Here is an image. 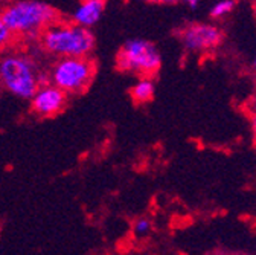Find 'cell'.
<instances>
[{
  "label": "cell",
  "mask_w": 256,
  "mask_h": 255,
  "mask_svg": "<svg viewBox=\"0 0 256 255\" xmlns=\"http://www.w3.org/2000/svg\"><path fill=\"white\" fill-rule=\"evenodd\" d=\"M177 37L188 52L200 55L218 49L224 40L222 31L216 25L206 22H190L183 25L177 31Z\"/></svg>",
  "instance_id": "6"
},
{
  "label": "cell",
  "mask_w": 256,
  "mask_h": 255,
  "mask_svg": "<svg viewBox=\"0 0 256 255\" xmlns=\"http://www.w3.org/2000/svg\"><path fill=\"white\" fill-rule=\"evenodd\" d=\"M96 72L93 60L88 57H61L49 71V81L68 95L86 92Z\"/></svg>",
  "instance_id": "4"
},
{
  "label": "cell",
  "mask_w": 256,
  "mask_h": 255,
  "mask_svg": "<svg viewBox=\"0 0 256 255\" xmlns=\"http://www.w3.org/2000/svg\"><path fill=\"white\" fill-rule=\"evenodd\" d=\"M182 4H184L189 8H197L202 4V0H182Z\"/></svg>",
  "instance_id": "15"
},
{
  "label": "cell",
  "mask_w": 256,
  "mask_h": 255,
  "mask_svg": "<svg viewBox=\"0 0 256 255\" xmlns=\"http://www.w3.org/2000/svg\"><path fill=\"white\" fill-rule=\"evenodd\" d=\"M0 10L16 40H38L43 31L60 19L44 0H8Z\"/></svg>",
  "instance_id": "1"
},
{
  "label": "cell",
  "mask_w": 256,
  "mask_h": 255,
  "mask_svg": "<svg viewBox=\"0 0 256 255\" xmlns=\"http://www.w3.org/2000/svg\"><path fill=\"white\" fill-rule=\"evenodd\" d=\"M247 107H256V86H254V89H253V95H252V98H250Z\"/></svg>",
  "instance_id": "16"
},
{
  "label": "cell",
  "mask_w": 256,
  "mask_h": 255,
  "mask_svg": "<svg viewBox=\"0 0 256 255\" xmlns=\"http://www.w3.org/2000/svg\"><path fill=\"white\" fill-rule=\"evenodd\" d=\"M14 40H16V37L11 33L8 25L5 23V19L2 16V10H0V54L5 52L6 49H10L11 45L14 43Z\"/></svg>",
  "instance_id": "11"
},
{
  "label": "cell",
  "mask_w": 256,
  "mask_h": 255,
  "mask_svg": "<svg viewBox=\"0 0 256 255\" xmlns=\"http://www.w3.org/2000/svg\"><path fill=\"white\" fill-rule=\"evenodd\" d=\"M252 68H253V71L256 72V55H254V58H253V63H252Z\"/></svg>",
  "instance_id": "17"
},
{
  "label": "cell",
  "mask_w": 256,
  "mask_h": 255,
  "mask_svg": "<svg viewBox=\"0 0 256 255\" xmlns=\"http://www.w3.org/2000/svg\"><path fill=\"white\" fill-rule=\"evenodd\" d=\"M235 8H236V0H216L209 11V16L214 20H220L232 14Z\"/></svg>",
  "instance_id": "10"
},
{
  "label": "cell",
  "mask_w": 256,
  "mask_h": 255,
  "mask_svg": "<svg viewBox=\"0 0 256 255\" xmlns=\"http://www.w3.org/2000/svg\"><path fill=\"white\" fill-rule=\"evenodd\" d=\"M242 2H247V4H253V5H256V0H242Z\"/></svg>",
  "instance_id": "18"
},
{
  "label": "cell",
  "mask_w": 256,
  "mask_h": 255,
  "mask_svg": "<svg viewBox=\"0 0 256 255\" xmlns=\"http://www.w3.org/2000/svg\"><path fill=\"white\" fill-rule=\"evenodd\" d=\"M144 2L150 5H177L182 0H144Z\"/></svg>",
  "instance_id": "14"
},
{
  "label": "cell",
  "mask_w": 256,
  "mask_h": 255,
  "mask_svg": "<svg viewBox=\"0 0 256 255\" xmlns=\"http://www.w3.org/2000/svg\"><path fill=\"white\" fill-rule=\"evenodd\" d=\"M116 65L122 72L139 77H152L162 68V55L154 43L144 39H133L122 45Z\"/></svg>",
  "instance_id": "5"
},
{
  "label": "cell",
  "mask_w": 256,
  "mask_h": 255,
  "mask_svg": "<svg viewBox=\"0 0 256 255\" xmlns=\"http://www.w3.org/2000/svg\"><path fill=\"white\" fill-rule=\"evenodd\" d=\"M151 229H152V223H151V220L146 218V217H140V218H138V220L133 223L132 232H133L134 238H139V240H140V238L148 237L150 232H151Z\"/></svg>",
  "instance_id": "12"
},
{
  "label": "cell",
  "mask_w": 256,
  "mask_h": 255,
  "mask_svg": "<svg viewBox=\"0 0 256 255\" xmlns=\"http://www.w3.org/2000/svg\"><path fill=\"white\" fill-rule=\"evenodd\" d=\"M154 81L151 77H140L132 87L130 95L134 103L145 104L150 103L154 97Z\"/></svg>",
  "instance_id": "9"
},
{
  "label": "cell",
  "mask_w": 256,
  "mask_h": 255,
  "mask_svg": "<svg viewBox=\"0 0 256 255\" xmlns=\"http://www.w3.org/2000/svg\"><path fill=\"white\" fill-rule=\"evenodd\" d=\"M6 2H8V0H0V7H4V5H5Z\"/></svg>",
  "instance_id": "19"
},
{
  "label": "cell",
  "mask_w": 256,
  "mask_h": 255,
  "mask_svg": "<svg viewBox=\"0 0 256 255\" xmlns=\"http://www.w3.org/2000/svg\"><path fill=\"white\" fill-rule=\"evenodd\" d=\"M106 0H80L72 14V22L84 28H92L102 19Z\"/></svg>",
  "instance_id": "8"
},
{
  "label": "cell",
  "mask_w": 256,
  "mask_h": 255,
  "mask_svg": "<svg viewBox=\"0 0 256 255\" xmlns=\"http://www.w3.org/2000/svg\"><path fill=\"white\" fill-rule=\"evenodd\" d=\"M254 16H256V5H254Z\"/></svg>",
  "instance_id": "20"
},
{
  "label": "cell",
  "mask_w": 256,
  "mask_h": 255,
  "mask_svg": "<svg viewBox=\"0 0 256 255\" xmlns=\"http://www.w3.org/2000/svg\"><path fill=\"white\" fill-rule=\"evenodd\" d=\"M42 84V74L24 52L6 49L0 54V86L22 100H30Z\"/></svg>",
  "instance_id": "3"
},
{
  "label": "cell",
  "mask_w": 256,
  "mask_h": 255,
  "mask_svg": "<svg viewBox=\"0 0 256 255\" xmlns=\"http://www.w3.org/2000/svg\"><path fill=\"white\" fill-rule=\"evenodd\" d=\"M247 110H248V119H250V129H252L253 142L256 144V107H247Z\"/></svg>",
  "instance_id": "13"
},
{
  "label": "cell",
  "mask_w": 256,
  "mask_h": 255,
  "mask_svg": "<svg viewBox=\"0 0 256 255\" xmlns=\"http://www.w3.org/2000/svg\"><path fill=\"white\" fill-rule=\"evenodd\" d=\"M30 110L40 118H52L62 112L68 104V93L54 83H42L34 97L29 100Z\"/></svg>",
  "instance_id": "7"
},
{
  "label": "cell",
  "mask_w": 256,
  "mask_h": 255,
  "mask_svg": "<svg viewBox=\"0 0 256 255\" xmlns=\"http://www.w3.org/2000/svg\"><path fill=\"white\" fill-rule=\"evenodd\" d=\"M44 52L61 57H88L94 49V36L90 28L75 22L56 20L49 25L38 39Z\"/></svg>",
  "instance_id": "2"
}]
</instances>
